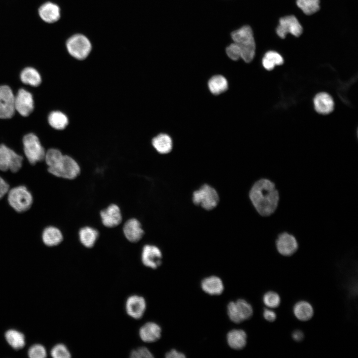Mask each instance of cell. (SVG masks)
Wrapping results in <instances>:
<instances>
[{
  "instance_id": "1",
  "label": "cell",
  "mask_w": 358,
  "mask_h": 358,
  "mask_svg": "<svg viewBox=\"0 0 358 358\" xmlns=\"http://www.w3.org/2000/svg\"><path fill=\"white\" fill-rule=\"evenodd\" d=\"M249 195L255 210L262 217L270 216L277 209L279 191L274 182L268 179L257 180L251 187Z\"/></svg>"
},
{
  "instance_id": "2",
  "label": "cell",
  "mask_w": 358,
  "mask_h": 358,
  "mask_svg": "<svg viewBox=\"0 0 358 358\" xmlns=\"http://www.w3.org/2000/svg\"><path fill=\"white\" fill-rule=\"evenodd\" d=\"M44 159L48 172L56 178L72 180L81 174V167L77 161L71 156L63 155L58 149H49Z\"/></svg>"
},
{
  "instance_id": "3",
  "label": "cell",
  "mask_w": 358,
  "mask_h": 358,
  "mask_svg": "<svg viewBox=\"0 0 358 358\" xmlns=\"http://www.w3.org/2000/svg\"><path fill=\"white\" fill-rule=\"evenodd\" d=\"M233 42L241 50V59L245 63H251L256 52V43L252 28L245 25L233 31L231 34Z\"/></svg>"
},
{
  "instance_id": "4",
  "label": "cell",
  "mask_w": 358,
  "mask_h": 358,
  "mask_svg": "<svg viewBox=\"0 0 358 358\" xmlns=\"http://www.w3.org/2000/svg\"><path fill=\"white\" fill-rule=\"evenodd\" d=\"M66 48L69 55L74 59L82 61L90 55L92 45L90 41L85 35L77 33L68 38Z\"/></svg>"
},
{
  "instance_id": "5",
  "label": "cell",
  "mask_w": 358,
  "mask_h": 358,
  "mask_svg": "<svg viewBox=\"0 0 358 358\" xmlns=\"http://www.w3.org/2000/svg\"><path fill=\"white\" fill-rule=\"evenodd\" d=\"M7 193L8 203L15 211L23 212L31 207L33 202L32 195L25 186L14 187Z\"/></svg>"
},
{
  "instance_id": "6",
  "label": "cell",
  "mask_w": 358,
  "mask_h": 358,
  "mask_svg": "<svg viewBox=\"0 0 358 358\" xmlns=\"http://www.w3.org/2000/svg\"><path fill=\"white\" fill-rule=\"evenodd\" d=\"M219 200V195L216 190L205 184L200 188L193 192L192 201L196 205H200L207 210L214 208L218 204Z\"/></svg>"
},
{
  "instance_id": "7",
  "label": "cell",
  "mask_w": 358,
  "mask_h": 358,
  "mask_svg": "<svg viewBox=\"0 0 358 358\" xmlns=\"http://www.w3.org/2000/svg\"><path fill=\"white\" fill-rule=\"evenodd\" d=\"M23 144L24 154L31 164H35L44 159V149L35 134L29 133L24 136Z\"/></svg>"
},
{
  "instance_id": "8",
  "label": "cell",
  "mask_w": 358,
  "mask_h": 358,
  "mask_svg": "<svg viewBox=\"0 0 358 358\" xmlns=\"http://www.w3.org/2000/svg\"><path fill=\"white\" fill-rule=\"evenodd\" d=\"M23 158L3 144L0 145V170L15 173L22 167Z\"/></svg>"
},
{
  "instance_id": "9",
  "label": "cell",
  "mask_w": 358,
  "mask_h": 358,
  "mask_svg": "<svg viewBox=\"0 0 358 358\" xmlns=\"http://www.w3.org/2000/svg\"><path fill=\"white\" fill-rule=\"evenodd\" d=\"M227 313L230 320L239 323L251 318L253 313L252 306L244 299L231 302L227 306Z\"/></svg>"
},
{
  "instance_id": "10",
  "label": "cell",
  "mask_w": 358,
  "mask_h": 358,
  "mask_svg": "<svg viewBox=\"0 0 358 358\" xmlns=\"http://www.w3.org/2000/svg\"><path fill=\"white\" fill-rule=\"evenodd\" d=\"M122 230L125 239L133 244L139 243L145 235L142 223L135 217L129 218L124 221Z\"/></svg>"
},
{
  "instance_id": "11",
  "label": "cell",
  "mask_w": 358,
  "mask_h": 358,
  "mask_svg": "<svg viewBox=\"0 0 358 358\" xmlns=\"http://www.w3.org/2000/svg\"><path fill=\"white\" fill-rule=\"evenodd\" d=\"M101 222L108 228L117 227L123 223L121 209L116 203H112L99 211Z\"/></svg>"
},
{
  "instance_id": "12",
  "label": "cell",
  "mask_w": 358,
  "mask_h": 358,
  "mask_svg": "<svg viewBox=\"0 0 358 358\" xmlns=\"http://www.w3.org/2000/svg\"><path fill=\"white\" fill-rule=\"evenodd\" d=\"M275 247L280 255L288 257L297 251L298 243L293 234L284 231L278 234L275 240Z\"/></svg>"
},
{
  "instance_id": "13",
  "label": "cell",
  "mask_w": 358,
  "mask_h": 358,
  "mask_svg": "<svg viewBox=\"0 0 358 358\" xmlns=\"http://www.w3.org/2000/svg\"><path fill=\"white\" fill-rule=\"evenodd\" d=\"M303 28L296 17L294 15H288L281 17L276 32L282 39L285 38L288 33L299 37L302 33Z\"/></svg>"
},
{
  "instance_id": "14",
  "label": "cell",
  "mask_w": 358,
  "mask_h": 358,
  "mask_svg": "<svg viewBox=\"0 0 358 358\" xmlns=\"http://www.w3.org/2000/svg\"><path fill=\"white\" fill-rule=\"evenodd\" d=\"M140 258L144 266L156 269L162 264V254L157 246L147 244L143 245L141 249Z\"/></svg>"
},
{
  "instance_id": "15",
  "label": "cell",
  "mask_w": 358,
  "mask_h": 358,
  "mask_svg": "<svg viewBox=\"0 0 358 358\" xmlns=\"http://www.w3.org/2000/svg\"><path fill=\"white\" fill-rule=\"evenodd\" d=\"M14 98L8 86H0V118H10L14 115L15 110Z\"/></svg>"
},
{
  "instance_id": "16",
  "label": "cell",
  "mask_w": 358,
  "mask_h": 358,
  "mask_svg": "<svg viewBox=\"0 0 358 358\" xmlns=\"http://www.w3.org/2000/svg\"><path fill=\"white\" fill-rule=\"evenodd\" d=\"M147 308L145 299L138 294L130 295L125 303V310L126 314L131 318L135 320L141 319L144 315Z\"/></svg>"
},
{
  "instance_id": "17",
  "label": "cell",
  "mask_w": 358,
  "mask_h": 358,
  "mask_svg": "<svg viewBox=\"0 0 358 358\" xmlns=\"http://www.w3.org/2000/svg\"><path fill=\"white\" fill-rule=\"evenodd\" d=\"M15 109L22 116H27L33 111L34 102L32 94L24 89H20L14 98Z\"/></svg>"
},
{
  "instance_id": "18",
  "label": "cell",
  "mask_w": 358,
  "mask_h": 358,
  "mask_svg": "<svg viewBox=\"0 0 358 358\" xmlns=\"http://www.w3.org/2000/svg\"><path fill=\"white\" fill-rule=\"evenodd\" d=\"M78 235L81 245L86 249H91L98 239L99 232L96 228L86 225L79 229Z\"/></svg>"
},
{
  "instance_id": "19",
  "label": "cell",
  "mask_w": 358,
  "mask_h": 358,
  "mask_svg": "<svg viewBox=\"0 0 358 358\" xmlns=\"http://www.w3.org/2000/svg\"><path fill=\"white\" fill-rule=\"evenodd\" d=\"M161 332L162 329L158 324L148 322L139 328L138 334L143 342L150 343L158 341L161 336Z\"/></svg>"
},
{
  "instance_id": "20",
  "label": "cell",
  "mask_w": 358,
  "mask_h": 358,
  "mask_svg": "<svg viewBox=\"0 0 358 358\" xmlns=\"http://www.w3.org/2000/svg\"><path fill=\"white\" fill-rule=\"evenodd\" d=\"M313 104L315 111L323 115L330 114L334 110L335 107L333 98L325 92L317 93L314 98Z\"/></svg>"
},
{
  "instance_id": "21",
  "label": "cell",
  "mask_w": 358,
  "mask_h": 358,
  "mask_svg": "<svg viewBox=\"0 0 358 358\" xmlns=\"http://www.w3.org/2000/svg\"><path fill=\"white\" fill-rule=\"evenodd\" d=\"M38 12L42 19L49 23L57 22L61 16L60 7L52 2L44 3L40 7Z\"/></svg>"
},
{
  "instance_id": "22",
  "label": "cell",
  "mask_w": 358,
  "mask_h": 358,
  "mask_svg": "<svg viewBox=\"0 0 358 358\" xmlns=\"http://www.w3.org/2000/svg\"><path fill=\"white\" fill-rule=\"evenodd\" d=\"M42 239L47 246L55 247L63 241L64 235L59 228L50 226L44 229L42 234Z\"/></svg>"
},
{
  "instance_id": "23",
  "label": "cell",
  "mask_w": 358,
  "mask_h": 358,
  "mask_svg": "<svg viewBox=\"0 0 358 358\" xmlns=\"http://www.w3.org/2000/svg\"><path fill=\"white\" fill-rule=\"evenodd\" d=\"M201 286L204 291L210 295H219L224 289L222 281L215 276L204 279L201 282Z\"/></svg>"
},
{
  "instance_id": "24",
  "label": "cell",
  "mask_w": 358,
  "mask_h": 358,
  "mask_svg": "<svg viewBox=\"0 0 358 358\" xmlns=\"http://www.w3.org/2000/svg\"><path fill=\"white\" fill-rule=\"evenodd\" d=\"M152 145L156 151L161 154L170 153L173 147V142L170 136L166 134H160L152 140Z\"/></svg>"
},
{
  "instance_id": "25",
  "label": "cell",
  "mask_w": 358,
  "mask_h": 358,
  "mask_svg": "<svg viewBox=\"0 0 358 358\" xmlns=\"http://www.w3.org/2000/svg\"><path fill=\"white\" fill-rule=\"evenodd\" d=\"M247 334L243 330H233L227 336L229 346L236 350H240L245 347L247 344Z\"/></svg>"
},
{
  "instance_id": "26",
  "label": "cell",
  "mask_w": 358,
  "mask_h": 358,
  "mask_svg": "<svg viewBox=\"0 0 358 358\" xmlns=\"http://www.w3.org/2000/svg\"><path fill=\"white\" fill-rule=\"evenodd\" d=\"M293 311L295 317L302 321L310 320L314 314L312 306L305 301H301L296 303Z\"/></svg>"
},
{
  "instance_id": "27",
  "label": "cell",
  "mask_w": 358,
  "mask_h": 358,
  "mask_svg": "<svg viewBox=\"0 0 358 358\" xmlns=\"http://www.w3.org/2000/svg\"><path fill=\"white\" fill-rule=\"evenodd\" d=\"M208 87L210 92L215 95L219 94L225 91L228 87L226 79L222 75L212 77L208 82Z\"/></svg>"
},
{
  "instance_id": "28",
  "label": "cell",
  "mask_w": 358,
  "mask_h": 358,
  "mask_svg": "<svg viewBox=\"0 0 358 358\" xmlns=\"http://www.w3.org/2000/svg\"><path fill=\"white\" fill-rule=\"evenodd\" d=\"M48 122L52 127L57 130H63L69 124L67 116L60 111L51 112L48 116Z\"/></svg>"
},
{
  "instance_id": "29",
  "label": "cell",
  "mask_w": 358,
  "mask_h": 358,
  "mask_svg": "<svg viewBox=\"0 0 358 358\" xmlns=\"http://www.w3.org/2000/svg\"><path fill=\"white\" fill-rule=\"evenodd\" d=\"M20 79L23 83L33 87L39 86L41 82L39 73L31 67L26 68L21 72Z\"/></svg>"
},
{
  "instance_id": "30",
  "label": "cell",
  "mask_w": 358,
  "mask_h": 358,
  "mask_svg": "<svg viewBox=\"0 0 358 358\" xmlns=\"http://www.w3.org/2000/svg\"><path fill=\"white\" fill-rule=\"evenodd\" d=\"M5 338L8 344L14 349H20L25 345L24 335L15 330H9L5 334Z\"/></svg>"
},
{
  "instance_id": "31",
  "label": "cell",
  "mask_w": 358,
  "mask_h": 358,
  "mask_svg": "<svg viewBox=\"0 0 358 358\" xmlns=\"http://www.w3.org/2000/svg\"><path fill=\"white\" fill-rule=\"evenodd\" d=\"M320 0H296V4L306 15H311L320 9Z\"/></svg>"
},
{
  "instance_id": "32",
  "label": "cell",
  "mask_w": 358,
  "mask_h": 358,
  "mask_svg": "<svg viewBox=\"0 0 358 358\" xmlns=\"http://www.w3.org/2000/svg\"><path fill=\"white\" fill-rule=\"evenodd\" d=\"M51 356L54 358H70L71 353L68 347L63 344L56 345L51 350Z\"/></svg>"
},
{
  "instance_id": "33",
  "label": "cell",
  "mask_w": 358,
  "mask_h": 358,
  "mask_svg": "<svg viewBox=\"0 0 358 358\" xmlns=\"http://www.w3.org/2000/svg\"><path fill=\"white\" fill-rule=\"evenodd\" d=\"M263 302L269 308H276L280 303V298L277 293L268 291L264 294Z\"/></svg>"
},
{
  "instance_id": "34",
  "label": "cell",
  "mask_w": 358,
  "mask_h": 358,
  "mask_svg": "<svg viewBox=\"0 0 358 358\" xmlns=\"http://www.w3.org/2000/svg\"><path fill=\"white\" fill-rule=\"evenodd\" d=\"M225 52L227 57L232 61H237L241 59L240 48L234 42H232L226 47Z\"/></svg>"
},
{
  "instance_id": "35",
  "label": "cell",
  "mask_w": 358,
  "mask_h": 358,
  "mask_svg": "<svg viewBox=\"0 0 358 358\" xmlns=\"http://www.w3.org/2000/svg\"><path fill=\"white\" fill-rule=\"evenodd\" d=\"M270 64L273 66L283 64L284 60L280 54L274 51H269L265 53L263 57Z\"/></svg>"
},
{
  "instance_id": "36",
  "label": "cell",
  "mask_w": 358,
  "mask_h": 358,
  "mask_svg": "<svg viewBox=\"0 0 358 358\" xmlns=\"http://www.w3.org/2000/svg\"><path fill=\"white\" fill-rule=\"evenodd\" d=\"M28 354L31 358H44L47 356L45 348L40 344L31 346L28 350Z\"/></svg>"
},
{
  "instance_id": "37",
  "label": "cell",
  "mask_w": 358,
  "mask_h": 358,
  "mask_svg": "<svg viewBox=\"0 0 358 358\" xmlns=\"http://www.w3.org/2000/svg\"><path fill=\"white\" fill-rule=\"evenodd\" d=\"M129 355L131 358H152L154 357L151 352L145 347H140L132 350Z\"/></svg>"
},
{
  "instance_id": "38",
  "label": "cell",
  "mask_w": 358,
  "mask_h": 358,
  "mask_svg": "<svg viewBox=\"0 0 358 358\" xmlns=\"http://www.w3.org/2000/svg\"><path fill=\"white\" fill-rule=\"evenodd\" d=\"M263 316L264 318L268 321L273 322L276 318L275 313L269 309H265L263 312Z\"/></svg>"
},
{
  "instance_id": "39",
  "label": "cell",
  "mask_w": 358,
  "mask_h": 358,
  "mask_svg": "<svg viewBox=\"0 0 358 358\" xmlns=\"http://www.w3.org/2000/svg\"><path fill=\"white\" fill-rule=\"evenodd\" d=\"M9 190L8 183L0 177V199L6 194Z\"/></svg>"
},
{
  "instance_id": "40",
  "label": "cell",
  "mask_w": 358,
  "mask_h": 358,
  "mask_svg": "<svg viewBox=\"0 0 358 358\" xmlns=\"http://www.w3.org/2000/svg\"><path fill=\"white\" fill-rule=\"evenodd\" d=\"M167 358H184L185 357L184 355L176 350H172L166 354Z\"/></svg>"
},
{
  "instance_id": "41",
  "label": "cell",
  "mask_w": 358,
  "mask_h": 358,
  "mask_svg": "<svg viewBox=\"0 0 358 358\" xmlns=\"http://www.w3.org/2000/svg\"><path fill=\"white\" fill-rule=\"evenodd\" d=\"M292 337L295 341L299 342L303 340L304 334L301 330H295L292 333Z\"/></svg>"
}]
</instances>
